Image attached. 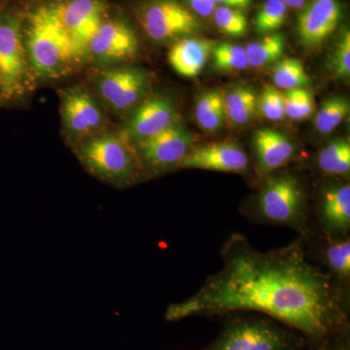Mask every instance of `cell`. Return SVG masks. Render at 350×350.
<instances>
[{
	"instance_id": "6da1fadb",
	"label": "cell",
	"mask_w": 350,
	"mask_h": 350,
	"mask_svg": "<svg viewBox=\"0 0 350 350\" xmlns=\"http://www.w3.org/2000/svg\"><path fill=\"white\" fill-rule=\"evenodd\" d=\"M223 267L186 300L167 308L170 322L193 317L254 312L299 332L308 350L350 331L349 296L308 261L305 238L262 252L232 234L222 248Z\"/></svg>"
},
{
	"instance_id": "7a4b0ae2",
	"label": "cell",
	"mask_w": 350,
	"mask_h": 350,
	"mask_svg": "<svg viewBox=\"0 0 350 350\" xmlns=\"http://www.w3.org/2000/svg\"><path fill=\"white\" fill-rule=\"evenodd\" d=\"M22 34L38 87L66 81L87 68L86 59L64 29L56 0L23 10Z\"/></svg>"
},
{
	"instance_id": "3957f363",
	"label": "cell",
	"mask_w": 350,
	"mask_h": 350,
	"mask_svg": "<svg viewBox=\"0 0 350 350\" xmlns=\"http://www.w3.org/2000/svg\"><path fill=\"white\" fill-rule=\"evenodd\" d=\"M70 149L87 172L112 187H133L149 178L133 144L115 126Z\"/></svg>"
},
{
	"instance_id": "277c9868",
	"label": "cell",
	"mask_w": 350,
	"mask_h": 350,
	"mask_svg": "<svg viewBox=\"0 0 350 350\" xmlns=\"http://www.w3.org/2000/svg\"><path fill=\"white\" fill-rule=\"evenodd\" d=\"M22 23L23 10L0 4V109L27 107L38 88L25 54Z\"/></svg>"
},
{
	"instance_id": "5b68a950",
	"label": "cell",
	"mask_w": 350,
	"mask_h": 350,
	"mask_svg": "<svg viewBox=\"0 0 350 350\" xmlns=\"http://www.w3.org/2000/svg\"><path fill=\"white\" fill-rule=\"evenodd\" d=\"M246 215L262 224L291 228L305 239L310 236L308 196L300 178L290 172L267 175Z\"/></svg>"
},
{
	"instance_id": "8992f818",
	"label": "cell",
	"mask_w": 350,
	"mask_h": 350,
	"mask_svg": "<svg viewBox=\"0 0 350 350\" xmlns=\"http://www.w3.org/2000/svg\"><path fill=\"white\" fill-rule=\"evenodd\" d=\"M84 80L111 117L120 123L153 91L150 71L135 64L85 68Z\"/></svg>"
},
{
	"instance_id": "52a82bcc",
	"label": "cell",
	"mask_w": 350,
	"mask_h": 350,
	"mask_svg": "<svg viewBox=\"0 0 350 350\" xmlns=\"http://www.w3.org/2000/svg\"><path fill=\"white\" fill-rule=\"evenodd\" d=\"M306 342L299 332L262 317H234L217 337L202 350H305Z\"/></svg>"
},
{
	"instance_id": "ba28073f",
	"label": "cell",
	"mask_w": 350,
	"mask_h": 350,
	"mask_svg": "<svg viewBox=\"0 0 350 350\" xmlns=\"http://www.w3.org/2000/svg\"><path fill=\"white\" fill-rule=\"evenodd\" d=\"M57 93L61 135L69 148L114 128L111 117L84 80L59 87Z\"/></svg>"
},
{
	"instance_id": "9c48e42d",
	"label": "cell",
	"mask_w": 350,
	"mask_h": 350,
	"mask_svg": "<svg viewBox=\"0 0 350 350\" xmlns=\"http://www.w3.org/2000/svg\"><path fill=\"white\" fill-rule=\"evenodd\" d=\"M133 12L145 38L160 46L202 31L199 17L182 0H137Z\"/></svg>"
},
{
	"instance_id": "30bf717a",
	"label": "cell",
	"mask_w": 350,
	"mask_h": 350,
	"mask_svg": "<svg viewBox=\"0 0 350 350\" xmlns=\"http://www.w3.org/2000/svg\"><path fill=\"white\" fill-rule=\"evenodd\" d=\"M142 54L135 25L122 14L110 11L88 44L87 68L135 64Z\"/></svg>"
},
{
	"instance_id": "8fae6325",
	"label": "cell",
	"mask_w": 350,
	"mask_h": 350,
	"mask_svg": "<svg viewBox=\"0 0 350 350\" xmlns=\"http://www.w3.org/2000/svg\"><path fill=\"white\" fill-rule=\"evenodd\" d=\"M181 123L176 98L165 92L152 91L117 126L131 144Z\"/></svg>"
},
{
	"instance_id": "7c38bea8",
	"label": "cell",
	"mask_w": 350,
	"mask_h": 350,
	"mask_svg": "<svg viewBox=\"0 0 350 350\" xmlns=\"http://www.w3.org/2000/svg\"><path fill=\"white\" fill-rule=\"evenodd\" d=\"M195 145L194 135L179 123L133 146L150 178L177 170Z\"/></svg>"
},
{
	"instance_id": "4fadbf2b",
	"label": "cell",
	"mask_w": 350,
	"mask_h": 350,
	"mask_svg": "<svg viewBox=\"0 0 350 350\" xmlns=\"http://www.w3.org/2000/svg\"><path fill=\"white\" fill-rule=\"evenodd\" d=\"M69 38L86 59L89 41L111 11L107 0H56Z\"/></svg>"
},
{
	"instance_id": "5bb4252c",
	"label": "cell",
	"mask_w": 350,
	"mask_h": 350,
	"mask_svg": "<svg viewBox=\"0 0 350 350\" xmlns=\"http://www.w3.org/2000/svg\"><path fill=\"white\" fill-rule=\"evenodd\" d=\"M246 152L234 142H211L193 147L177 170L199 169L213 172L245 174L250 169Z\"/></svg>"
},
{
	"instance_id": "9a60e30c",
	"label": "cell",
	"mask_w": 350,
	"mask_h": 350,
	"mask_svg": "<svg viewBox=\"0 0 350 350\" xmlns=\"http://www.w3.org/2000/svg\"><path fill=\"white\" fill-rule=\"evenodd\" d=\"M298 17L297 31L301 43L308 49L319 47L335 31L342 17L338 0H312Z\"/></svg>"
},
{
	"instance_id": "2e32d148",
	"label": "cell",
	"mask_w": 350,
	"mask_h": 350,
	"mask_svg": "<svg viewBox=\"0 0 350 350\" xmlns=\"http://www.w3.org/2000/svg\"><path fill=\"white\" fill-rule=\"evenodd\" d=\"M317 220L321 234L330 237L349 236L350 229V185L329 184L320 192Z\"/></svg>"
},
{
	"instance_id": "e0dca14e",
	"label": "cell",
	"mask_w": 350,
	"mask_h": 350,
	"mask_svg": "<svg viewBox=\"0 0 350 350\" xmlns=\"http://www.w3.org/2000/svg\"><path fill=\"white\" fill-rule=\"evenodd\" d=\"M258 174L262 176L282 169L293 159L296 146L291 138L273 129L262 128L252 137Z\"/></svg>"
},
{
	"instance_id": "ac0fdd59",
	"label": "cell",
	"mask_w": 350,
	"mask_h": 350,
	"mask_svg": "<svg viewBox=\"0 0 350 350\" xmlns=\"http://www.w3.org/2000/svg\"><path fill=\"white\" fill-rule=\"evenodd\" d=\"M215 41L196 36L179 39L170 46L167 61L177 75L195 78L200 75L211 57Z\"/></svg>"
},
{
	"instance_id": "d6986e66",
	"label": "cell",
	"mask_w": 350,
	"mask_h": 350,
	"mask_svg": "<svg viewBox=\"0 0 350 350\" xmlns=\"http://www.w3.org/2000/svg\"><path fill=\"white\" fill-rule=\"evenodd\" d=\"M319 256L326 273L333 282L349 296L350 282L349 236L330 237L322 234Z\"/></svg>"
},
{
	"instance_id": "ffe728a7",
	"label": "cell",
	"mask_w": 350,
	"mask_h": 350,
	"mask_svg": "<svg viewBox=\"0 0 350 350\" xmlns=\"http://www.w3.org/2000/svg\"><path fill=\"white\" fill-rule=\"evenodd\" d=\"M226 118L232 126L248 125L256 116L258 94L247 85H238L224 93Z\"/></svg>"
},
{
	"instance_id": "44dd1931",
	"label": "cell",
	"mask_w": 350,
	"mask_h": 350,
	"mask_svg": "<svg viewBox=\"0 0 350 350\" xmlns=\"http://www.w3.org/2000/svg\"><path fill=\"white\" fill-rule=\"evenodd\" d=\"M195 118L204 133H215L225 126L224 92L219 89L202 92L196 101Z\"/></svg>"
},
{
	"instance_id": "7402d4cb",
	"label": "cell",
	"mask_w": 350,
	"mask_h": 350,
	"mask_svg": "<svg viewBox=\"0 0 350 350\" xmlns=\"http://www.w3.org/2000/svg\"><path fill=\"white\" fill-rule=\"evenodd\" d=\"M317 165L323 174L345 176L350 172V142L338 137L327 144L317 156Z\"/></svg>"
},
{
	"instance_id": "603a6c76",
	"label": "cell",
	"mask_w": 350,
	"mask_h": 350,
	"mask_svg": "<svg viewBox=\"0 0 350 350\" xmlns=\"http://www.w3.org/2000/svg\"><path fill=\"white\" fill-rule=\"evenodd\" d=\"M284 36L282 33H269L261 40L253 41L245 48L248 66L262 68L280 61L284 54Z\"/></svg>"
},
{
	"instance_id": "cb8c5ba5",
	"label": "cell",
	"mask_w": 350,
	"mask_h": 350,
	"mask_svg": "<svg viewBox=\"0 0 350 350\" xmlns=\"http://www.w3.org/2000/svg\"><path fill=\"white\" fill-rule=\"evenodd\" d=\"M350 111L349 101L342 96H331L324 101L317 116L315 128L321 135H330L345 119Z\"/></svg>"
},
{
	"instance_id": "d4e9b609",
	"label": "cell",
	"mask_w": 350,
	"mask_h": 350,
	"mask_svg": "<svg viewBox=\"0 0 350 350\" xmlns=\"http://www.w3.org/2000/svg\"><path fill=\"white\" fill-rule=\"evenodd\" d=\"M273 80L278 89L288 90L308 88L310 78L301 61L295 57H285L280 62L273 72Z\"/></svg>"
},
{
	"instance_id": "484cf974",
	"label": "cell",
	"mask_w": 350,
	"mask_h": 350,
	"mask_svg": "<svg viewBox=\"0 0 350 350\" xmlns=\"http://www.w3.org/2000/svg\"><path fill=\"white\" fill-rule=\"evenodd\" d=\"M214 68L222 72H237L248 68L245 48L238 44L216 43L213 52Z\"/></svg>"
},
{
	"instance_id": "4316f807",
	"label": "cell",
	"mask_w": 350,
	"mask_h": 350,
	"mask_svg": "<svg viewBox=\"0 0 350 350\" xmlns=\"http://www.w3.org/2000/svg\"><path fill=\"white\" fill-rule=\"evenodd\" d=\"M285 117L294 121L312 116L315 110L314 96L308 88L288 90L284 93Z\"/></svg>"
},
{
	"instance_id": "83f0119b",
	"label": "cell",
	"mask_w": 350,
	"mask_h": 350,
	"mask_svg": "<svg viewBox=\"0 0 350 350\" xmlns=\"http://www.w3.org/2000/svg\"><path fill=\"white\" fill-rule=\"evenodd\" d=\"M287 8L282 0H266L255 18L258 33L269 34L280 29L286 20Z\"/></svg>"
},
{
	"instance_id": "f1b7e54d",
	"label": "cell",
	"mask_w": 350,
	"mask_h": 350,
	"mask_svg": "<svg viewBox=\"0 0 350 350\" xmlns=\"http://www.w3.org/2000/svg\"><path fill=\"white\" fill-rule=\"evenodd\" d=\"M214 22L226 36L239 38L245 36L248 29L246 16L239 9L217 6L214 10Z\"/></svg>"
},
{
	"instance_id": "f546056e",
	"label": "cell",
	"mask_w": 350,
	"mask_h": 350,
	"mask_svg": "<svg viewBox=\"0 0 350 350\" xmlns=\"http://www.w3.org/2000/svg\"><path fill=\"white\" fill-rule=\"evenodd\" d=\"M258 110L265 118L282 121L285 118L284 93L275 86L267 85L258 96Z\"/></svg>"
},
{
	"instance_id": "4dcf8cb0",
	"label": "cell",
	"mask_w": 350,
	"mask_h": 350,
	"mask_svg": "<svg viewBox=\"0 0 350 350\" xmlns=\"http://www.w3.org/2000/svg\"><path fill=\"white\" fill-rule=\"evenodd\" d=\"M329 70L338 79H349L350 76V32L345 31L334 46L328 59Z\"/></svg>"
},
{
	"instance_id": "1f68e13d",
	"label": "cell",
	"mask_w": 350,
	"mask_h": 350,
	"mask_svg": "<svg viewBox=\"0 0 350 350\" xmlns=\"http://www.w3.org/2000/svg\"><path fill=\"white\" fill-rule=\"evenodd\" d=\"M185 4L198 17L209 18L217 7L215 0H185Z\"/></svg>"
},
{
	"instance_id": "d6a6232c",
	"label": "cell",
	"mask_w": 350,
	"mask_h": 350,
	"mask_svg": "<svg viewBox=\"0 0 350 350\" xmlns=\"http://www.w3.org/2000/svg\"><path fill=\"white\" fill-rule=\"evenodd\" d=\"M315 350H350V331L342 334L328 345Z\"/></svg>"
},
{
	"instance_id": "836d02e7",
	"label": "cell",
	"mask_w": 350,
	"mask_h": 350,
	"mask_svg": "<svg viewBox=\"0 0 350 350\" xmlns=\"http://www.w3.org/2000/svg\"><path fill=\"white\" fill-rule=\"evenodd\" d=\"M216 3L222 6L232 7L236 9H244L250 5L252 0H215Z\"/></svg>"
},
{
	"instance_id": "e575fe53",
	"label": "cell",
	"mask_w": 350,
	"mask_h": 350,
	"mask_svg": "<svg viewBox=\"0 0 350 350\" xmlns=\"http://www.w3.org/2000/svg\"><path fill=\"white\" fill-rule=\"evenodd\" d=\"M285 5L294 9H301L305 7L308 0H282Z\"/></svg>"
}]
</instances>
